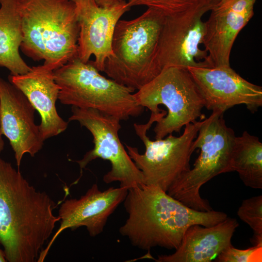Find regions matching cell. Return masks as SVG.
Returning <instances> with one entry per match:
<instances>
[{
  "mask_svg": "<svg viewBox=\"0 0 262 262\" xmlns=\"http://www.w3.org/2000/svg\"><path fill=\"white\" fill-rule=\"evenodd\" d=\"M96 3L102 7H111L125 1V0H95Z\"/></svg>",
  "mask_w": 262,
  "mask_h": 262,
  "instance_id": "603a6c76",
  "label": "cell"
},
{
  "mask_svg": "<svg viewBox=\"0 0 262 262\" xmlns=\"http://www.w3.org/2000/svg\"><path fill=\"white\" fill-rule=\"evenodd\" d=\"M187 69L209 110L224 113L243 104L253 113L262 106V87L242 78L230 66Z\"/></svg>",
  "mask_w": 262,
  "mask_h": 262,
  "instance_id": "8fae6325",
  "label": "cell"
},
{
  "mask_svg": "<svg viewBox=\"0 0 262 262\" xmlns=\"http://www.w3.org/2000/svg\"><path fill=\"white\" fill-rule=\"evenodd\" d=\"M4 146V141L2 138V134L0 131V153L3 150Z\"/></svg>",
  "mask_w": 262,
  "mask_h": 262,
  "instance_id": "d4e9b609",
  "label": "cell"
},
{
  "mask_svg": "<svg viewBox=\"0 0 262 262\" xmlns=\"http://www.w3.org/2000/svg\"><path fill=\"white\" fill-rule=\"evenodd\" d=\"M256 0H229L214 6L202 44L213 67L230 66L231 50L241 30L254 15Z\"/></svg>",
  "mask_w": 262,
  "mask_h": 262,
  "instance_id": "9a60e30c",
  "label": "cell"
},
{
  "mask_svg": "<svg viewBox=\"0 0 262 262\" xmlns=\"http://www.w3.org/2000/svg\"><path fill=\"white\" fill-rule=\"evenodd\" d=\"M166 114L164 110L157 114L151 113L147 123H134L135 132L144 144V153L141 154L137 148L125 144L128 154L143 173L144 183L158 186L165 192L190 169L189 162L195 150L193 142L203 122L196 121L187 124L179 137L169 134L165 138L151 140L147 135V131L154 122Z\"/></svg>",
  "mask_w": 262,
  "mask_h": 262,
  "instance_id": "ba28073f",
  "label": "cell"
},
{
  "mask_svg": "<svg viewBox=\"0 0 262 262\" xmlns=\"http://www.w3.org/2000/svg\"><path fill=\"white\" fill-rule=\"evenodd\" d=\"M53 73L63 104L95 109L120 121L138 116L144 111L134 89L101 75L90 60L85 63L76 58Z\"/></svg>",
  "mask_w": 262,
  "mask_h": 262,
  "instance_id": "5b68a950",
  "label": "cell"
},
{
  "mask_svg": "<svg viewBox=\"0 0 262 262\" xmlns=\"http://www.w3.org/2000/svg\"><path fill=\"white\" fill-rule=\"evenodd\" d=\"M22 40L18 0H0V66L11 75L25 74L31 69L19 53Z\"/></svg>",
  "mask_w": 262,
  "mask_h": 262,
  "instance_id": "ac0fdd59",
  "label": "cell"
},
{
  "mask_svg": "<svg viewBox=\"0 0 262 262\" xmlns=\"http://www.w3.org/2000/svg\"><path fill=\"white\" fill-rule=\"evenodd\" d=\"M165 16L151 8L130 20H119L112 41L113 55L103 72L117 83L139 90L161 72L157 56Z\"/></svg>",
  "mask_w": 262,
  "mask_h": 262,
  "instance_id": "277c9868",
  "label": "cell"
},
{
  "mask_svg": "<svg viewBox=\"0 0 262 262\" xmlns=\"http://www.w3.org/2000/svg\"><path fill=\"white\" fill-rule=\"evenodd\" d=\"M7 260L3 250L0 247V262H6Z\"/></svg>",
  "mask_w": 262,
  "mask_h": 262,
  "instance_id": "cb8c5ba5",
  "label": "cell"
},
{
  "mask_svg": "<svg viewBox=\"0 0 262 262\" xmlns=\"http://www.w3.org/2000/svg\"><path fill=\"white\" fill-rule=\"evenodd\" d=\"M237 214L253 230L250 239L253 246H262V196L244 200Z\"/></svg>",
  "mask_w": 262,
  "mask_h": 262,
  "instance_id": "44dd1931",
  "label": "cell"
},
{
  "mask_svg": "<svg viewBox=\"0 0 262 262\" xmlns=\"http://www.w3.org/2000/svg\"><path fill=\"white\" fill-rule=\"evenodd\" d=\"M128 191V188L119 186L102 191L95 183L80 198L64 200L58 211L59 227L41 251L37 262L44 261L55 240L66 229L85 227L91 237L102 233L109 217L124 201Z\"/></svg>",
  "mask_w": 262,
  "mask_h": 262,
  "instance_id": "30bf717a",
  "label": "cell"
},
{
  "mask_svg": "<svg viewBox=\"0 0 262 262\" xmlns=\"http://www.w3.org/2000/svg\"><path fill=\"white\" fill-rule=\"evenodd\" d=\"M203 15L165 16L157 56L161 70L169 67H213L208 53L199 47L205 32Z\"/></svg>",
  "mask_w": 262,
  "mask_h": 262,
  "instance_id": "4fadbf2b",
  "label": "cell"
},
{
  "mask_svg": "<svg viewBox=\"0 0 262 262\" xmlns=\"http://www.w3.org/2000/svg\"><path fill=\"white\" fill-rule=\"evenodd\" d=\"M123 202L128 216L119 233L132 246L144 250L156 246L176 250L190 226L211 227L228 217L213 210L192 209L160 187L144 183L128 189Z\"/></svg>",
  "mask_w": 262,
  "mask_h": 262,
  "instance_id": "7a4b0ae2",
  "label": "cell"
},
{
  "mask_svg": "<svg viewBox=\"0 0 262 262\" xmlns=\"http://www.w3.org/2000/svg\"><path fill=\"white\" fill-rule=\"evenodd\" d=\"M216 262H262V246H253L246 249L228 246L214 260Z\"/></svg>",
  "mask_w": 262,
  "mask_h": 262,
  "instance_id": "7402d4cb",
  "label": "cell"
},
{
  "mask_svg": "<svg viewBox=\"0 0 262 262\" xmlns=\"http://www.w3.org/2000/svg\"><path fill=\"white\" fill-rule=\"evenodd\" d=\"M75 3L79 26L78 58L91 61L102 71L107 59L113 55L112 41L115 28L120 17L131 7L125 0L111 7L98 5L95 0H72Z\"/></svg>",
  "mask_w": 262,
  "mask_h": 262,
  "instance_id": "7c38bea8",
  "label": "cell"
},
{
  "mask_svg": "<svg viewBox=\"0 0 262 262\" xmlns=\"http://www.w3.org/2000/svg\"><path fill=\"white\" fill-rule=\"evenodd\" d=\"M238 226L235 218L228 217L211 227L192 225L174 253L159 255L153 260L157 262H211L231 245V238Z\"/></svg>",
  "mask_w": 262,
  "mask_h": 262,
  "instance_id": "e0dca14e",
  "label": "cell"
},
{
  "mask_svg": "<svg viewBox=\"0 0 262 262\" xmlns=\"http://www.w3.org/2000/svg\"><path fill=\"white\" fill-rule=\"evenodd\" d=\"M57 205L0 158V244L7 262H37L60 220Z\"/></svg>",
  "mask_w": 262,
  "mask_h": 262,
  "instance_id": "6da1fadb",
  "label": "cell"
},
{
  "mask_svg": "<svg viewBox=\"0 0 262 262\" xmlns=\"http://www.w3.org/2000/svg\"><path fill=\"white\" fill-rule=\"evenodd\" d=\"M229 0H214V6Z\"/></svg>",
  "mask_w": 262,
  "mask_h": 262,
  "instance_id": "484cf974",
  "label": "cell"
},
{
  "mask_svg": "<svg viewBox=\"0 0 262 262\" xmlns=\"http://www.w3.org/2000/svg\"><path fill=\"white\" fill-rule=\"evenodd\" d=\"M127 3L131 7L142 5L156 9L165 16L204 15L214 6V0H129Z\"/></svg>",
  "mask_w": 262,
  "mask_h": 262,
  "instance_id": "ffe728a7",
  "label": "cell"
},
{
  "mask_svg": "<svg viewBox=\"0 0 262 262\" xmlns=\"http://www.w3.org/2000/svg\"><path fill=\"white\" fill-rule=\"evenodd\" d=\"M230 169L246 186L262 188V143L258 137L247 131L235 137Z\"/></svg>",
  "mask_w": 262,
  "mask_h": 262,
  "instance_id": "d6986e66",
  "label": "cell"
},
{
  "mask_svg": "<svg viewBox=\"0 0 262 262\" xmlns=\"http://www.w3.org/2000/svg\"><path fill=\"white\" fill-rule=\"evenodd\" d=\"M136 101L151 113L167 109L166 115L156 123L155 139L164 138L173 132H180L183 126L203 118L204 101L187 69L169 67L164 68L151 81L133 93Z\"/></svg>",
  "mask_w": 262,
  "mask_h": 262,
  "instance_id": "52a82bcc",
  "label": "cell"
},
{
  "mask_svg": "<svg viewBox=\"0 0 262 262\" xmlns=\"http://www.w3.org/2000/svg\"><path fill=\"white\" fill-rule=\"evenodd\" d=\"M35 111L22 91L0 77V131L8 139L18 167L24 154L34 157L44 144Z\"/></svg>",
  "mask_w": 262,
  "mask_h": 262,
  "instance_id": "5bb4252c",
  "label": "cell"
},
{
  "mask_svg": "<svg viewBox=\"0 0 262 262\" xmlns=\"http://www.w3.org/2000/svg\"><path fill=\"white\" fill-rule=\"evenodd\" d=\"M20 49L54 70L78 57L79 26L72 0H18Z\"/></svg>",
  "mask_w": 262,
  "mask_h": 262,
  "instance_id": "3957f363",
  "label": "cell"
},
{
  "mask_svg": "<svg viewBox=\"0 0 262 262\" xmlns=\"http://www.w3.org/2000/svg\"><path fill=\"white\" fill-rule=\"evenodd\" d=\"M72 115L68 121H77L86 128L93 137L94 147L87 151L82 158L77 161L82 169L91 161L100 158L108 161L111 168L103 177L106 183L120 182V187L128 189L144 183L142 172L136 166L122 144L118 136L121 128L117 118L93 108H80L72 106Z\"/></svg>",
  "mask_w": 262,
  "mask_h": 262,
  "instance_id": "9c48e42d",
  "label": "cell"
},
{
  "mask_svg": "<svg viewBox=\"0 0 262 262\" xmlns=\"http://www.w3.org/2000/svg\"><path fill=\"white\" fill-rule=\"evenodd\" d=\"M53 71L43 64L32 67L25 74L8 77L9 81L22 91L39 113V126L44 140L65 131L68 124L56 109L59 87L54 80Z\"/></svg>",
  "mask_w": 262,
  "mask_h": 262,
  "instance_id": "2e32d148",
  "label": "cell"
},
{
  "mask_svg": "<svg viewBox=\"0 0 262 262\" xmlns=\"http://www.w3.org/2000/svg\"><path fill=\"white\" fill-rule=\"evenodd\" d=\"M220 112L213 111L203 120L193 142L200 154L193 167L168 188L167 193L185 205L199 211L212 210L209 201L200 196L201 186L213 177L231 172L230 164L235 135Z\"/></svg>",
  "mask_w": 262,
  "mask_h": 262,
  "instance_id": "8992f818",
  "label": "cell"
}]
</instances>
